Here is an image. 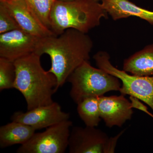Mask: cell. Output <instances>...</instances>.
Here are the masks:
<instances>
[{
  "mask_svg": "<svg viewBox=\"0 0 153 153\" xmlns=\"http://www.w3.org/2000/svg\"><path fill=\"white\" fill-rule=\"evenodd\" d=\"M93 47V41L87 33L73 29L57 36L40 38L35 52L40 56L47 54L50 57L51 66L48 71L57 79L55 92L77 67L89 61Z\"/></svg>",
  "mask_w": 153,
  "mask_h": 153,
  "instance_id": "obj_1",
  "label": "cell"
},
{
  "mask_svg": "<svg viewBox=\"0 0 153 153\" xmlns=\"http://www.w3.org/2000/svg\"><path fill=\"white\" fill-rule=\"evenodd\" d=\"M44 25L50 30V14L56 0H24Z\"/></svg>",
  "mask_w": 153,
  "mask_h": 153,
  "instance_id": "obj_16",
  "label": "cell"
},
{
  "mask_svg": "<svg viewBox=\"0 0 153 153\" xmlns=\"http://www.w3.org/2000/svg\"><path fill=\"white\" fill-rule=\"evenodd\" d=\"M101 4L114 21L135 16L153 25V11L139 7L129 0H101Z\"/></svg>",
  "mask_w": 153,
  "mask_h": 153,
  "instance_id": "obj_12",
  "label": "cell"
},
{
  "mask_svg": "<svg viewBox=\"0 0 153 153\" xmlns=\"http://www.w3.org/2000/svg\"><path fill=\"white\" fill-rule=\"evenodd\" d=\"M100 117L107 126L121 127L131 119L134 111L131 102L125 95L98 97Z\"/></svg>",
  "mask_w": 153,
  "mask_h": 153,
  "instance_id": "obj_10",
  "label": "cell"
},
{
  "mask_svg": "<svg viewBox=\"0 0 153 153\" xmlns=\"http://www.w3.org/2000/svg\"><path fill=\"white\" fill-rule=\"evenodd\" d=\"M40 38L21 29L0 34V57L15 62L35 52Z\"/></svg>",
  "mask_w": 153,
  "mask_h": 153,
  "instance_id": "obj_8",
  "label": "cell"
},
{
  "mask_svg": "<svg viewBox=\"0 0 153 153\" xmlns=\"http://www.w3.org/2000/svg\"><path fill=\"white\" fill-rule=\"evenodd\" d=\"M16 78L14 62L0 57V90L14 88Z\"/></svg>",
  "mask_w": 153,
  "mask_h": 153,
  "instance_id": "obj_17",
  "label": "cell"
},
{
  "mask_svg": "<svg viewBox=\"0 0 153 153\" xmlns=\"http://www.w3.org/2000/svg\"><path fill=\"white\" fill-rule=\"evenodd\" d=\"M69 118L70 114L63 111L60 104L54 102L52 104L38 107L26 112L17 111L11 117V120L38 130L47 128L68 120Z\"/></svg>",
  "mask_w": 153,
  "mask_h": 153,
  "instance_id": "obj_9",
  "label": "cell"
},
{
  "mask_svg": "<svg viewBox=\"0 0 153 153\" xmlns=\"http://www.w3.org/2000/svg\"><path fill=\"white\" fill-rule=\"evenodd\" d=\"M36 129L25 124L12 121L0 128V147L4 148L27 142L36 133Z\"/></svg>",
  "mask_w": 153,
  "mask_h": 153,
  "instance_id": "obj_14",
  "label": "cell"
},
{
  "mask_svg": "<svg viewBox=\"0 0 153 153\" xmlns=\"http://www.w3.org/2000/svg\"><path fill=\"white\" fill-rule=\"evenodd\" d=\"M150 116H151V117H152L153 118V114H152L150 115Z\"/></svg>",
  "mask_w": 153,
  "mask_h": 153,
  "instance_id": "obj_20",
  "label": "cell"
},
{
  "mask_svg": "<svg viewBox=\"0 0 153 153\" xmlns=\"http://www.w3.org/2000/svg\"><path fill=\"white\" fill-rule=\"evenodd\" d=\"M19 29L21 28L16 19L2 1H0V34Z\"/></svg>",
  "mask_w": 153,
  "mask_h": 153,
  "instance_id": "obj_18",
  "label": "cell"
},
{
  "mask_svg": "<svg viewBox=\"0 0 153 153\" xmlns=\"http://www.w3.org/2000/svg\"><path fill=\"white\" fill-rule=\"evenodd\" d=\"M71 121L66 120L37 133L29 141L21 145L18 153H63L68 148Z\"/></svg>",
  "mask_w": 153,
  "mask_h": 153,
  "instance_id": "obj_7",
  "label": "cell"
},
{
  "mask_svg": "<svg viewBox=\"0 0 153 153\" xmlns=\"http://www.w3.org/2000/svg\"><path fill=\"white\" fill-rule=\"evenodd\" d=\"M125 131H122L113 137L95 127L74 126L68 139L70 153H114L119 139Z\"/></svg>",
  "mask_w": 153,
  "mask_h": 153,
  "instance_id": "obj_6",
  "label": "cell"
},
{
  "mask_svg": "<svg viewBox=\"0 0 153 153\" xmlns=\"http://www.w3.org/2000/svg\"><path fill=\"white\" fill-rule=\"evenodd\" d=\"M40 55L33 52L14 62L16 78L14 88L19 91L28 110L52 104L57 80L55 75L44 69Z\"/></svg>",
  "mask_w": 153,
  "mask_h": 153,
  "instance_id": "obj_2",
  "label": "cell"
},
{
  "mask_svg": "<svg viewBox=\"0 0 153 153\" xmlns=\"http://www.w3.org/2000/svg\"><path fill=\"white\" fill-rule=\"evenodd\" d=\"M94 1H95L97 2H100V1H101V0H94Z\"/></svg>",
  "mask_w": 153,
  "mask_h": 153,
  "instance_id": "obj_19",
  "label": "cell"
},
{
  "mask_svg": "<svg viewBox=\"0 0 153 153\" xmlns=\"http://www.w3.org/2000/svg\"><path fill=\"white\" fill-rule=\"evenodd\" d=\"M123 70L137 76H153V44L125 59Z\"/></svg>",
  "mask_w": 153,
  "mask_h": 153,
  "instance_id": "obj_13",
  "label": "cell"
},
{
  "mask_svg": "<svg viewBox=\"0 0 153 153\" xmlns=\"http://www.w3.org/2000/svg\"><path fill=\"white\" fill-rule=\"evenodd\" d=\"M77 112L85 126L96 127L101 121L98 97L84 99L77 104Z\"/></svg>",
  "mask_w": 153,
  "mask_h": 153,
  "instance_id": "obj_15",
  "label": "cell"
},
{
  "mask_svg": "<svg viewBox=\"0 0 153 153\" xmlns=\"http://www.w3.org/2000/svg\"><path fill=\"white\" fill-rule=\"evenodd\" d=\"M5 4L20 28L39 38L56 35L40 21L24 0H0Z\"/></svg>",
  "mask_w": 153,
  "mask_h": 153,
  "instance_id": "obj_11",
  "label": "cell"
},
{
  "mask_svg": "<svg viewBox=\"0 0 153 153\" xmlns=\"http://www.w3.org/2000/svg\"><path fill=\"white\" fill-rule=\"evenodd\" d=\"M108 16L101 3L94 0H56L50 14V30L57 36L69 29L87 33Z\"/></svg>",
  "mask_w": 153,
  "mask_h": 153,
  "instance_id": "obj_3",
  "label": "cell"
},
{
  "mask_svg": "<svg viewBox=\"0 0 153 153\" xmlns=\"http://www.w3.org/2000/svg\"><path fill=\"white\" fill-rule=\"evenodd\" d=\"M5 1H10V0H5Z\"/></svg>",
  "mask_w": 153,
  "mask_h": 153,
  "instance_id": "obj_21",
  "label": "cell"
},
{
  "mask_svg": "<svg viewBox=\"0 0 153 153\" xmlns=\"http://www.w3.org/2000/svg\"><path fill=\"white\" fill-rule=\"evenodd\" d=\"M71 84L70 96L78 104L84 99L99 97L111 91H119L121 84L118 78L100 68L84 62L68 77Z\"/></svg>",
  "mask_w": 153,
  "mask_h": 153,
  "instance_id": "obj_4",
  "label": "cell"
},
{
  "mask_svg": "<svg viewBox=\"0 0 153 153\" xmlns=\"http://www.w3.org/2000/svg\"><path fill=\"white\" fill-rule=\"evenodd\" d=\"M93 59L98 68L121 81L119 91L121 94L136 97L147 104L153 111V76H137L116 68L111 62L110 56L105 51L97 52Z\"/></svg>",
  "mask_w": 153,
  "mask_h": 153,
  "instance_id": "obj_5",
  "label": "cell"
}]
</instances>
